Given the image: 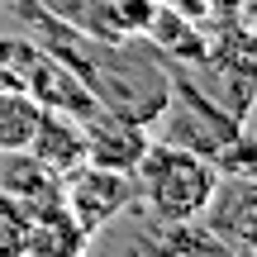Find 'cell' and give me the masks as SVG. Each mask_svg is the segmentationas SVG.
Segmentation results:
<instances>
[{
	"mask_svg": "<svg viewBox=\"0 0 257 257\" xmlns=\"http://www.w3.org/2000/svg\"><path fill=\"white\" fill-rule=\"evenodd\" d=\"M0 191L15 195L29 210V219H34V214L62 205V176L48 172L29 148H15V153H0Z\"/></svg>",
	"mask_w": 257,
	"mask_h": 257,
	"instance_id": "ba28073f",
	"label": "cell"
},
{
	"mask_svg": "<svg viewBox=\"0 0 257 257\" xmlns=\"http://www.w3.org/2000/svg\"><path fill=\"white\" fill-rule=\"evenodd\" d=\"M176 257H238V252H233V248H224L214 233H205V238H195L191 248H181Z\"/></svg>",
	"mask_w": 257,
	"mask_h": 257,
	"instance_id": "9a60e30c",
	"label": "cell"
},
{
	"mask_svg": "<svg viewBox=\"0 0 257 257\" xmlns=\"http://www.w3.org/2000/svg\"><path fill=\"white\" fill-rule=\"evenodd\" d=\"M24 91L34 95L43 110H57V114H76V119H91L100 105H95V95L86 91V81L72 72L67 62H57L53 53H43L38 48L34 62H29V76H24Z\"/></svg>",
	"mask_w": 257,
	"mask_h": 257,
	"instance_id": "52a82bcc",
	"label": "cell"
},
{
	"mask_svg": "<svg viewBox=\"0 0 257 257\" xmlns=\"http://www.w3.org/2000/svg\"><path fill=\"white\" fill-rule=\"evenodd\" d=\"M86 248H91V233L67 214V205H57V210L34 214L24 257H86Z\"/></svg>",
	"mask_w": 257,
	"mask_h": 257,
	"instance_id": "30bf717a",
	"label": "cell"
},
{
	"mask_svg": "<svg viewBox=\"0 0 257 257\" xmlns=\"http://www.w3.org/2000/svg\"><path fill=\"white\" fill-rule=\"evenodd\" d=\"M29 210L15 200V195L0 191V257H24L29 248Z\"/></svg>",
	"mask_w": 257,
	"mask_h": 257,
	"instance_id": "4fadbf2b",
	"label": "cell"
},
{
	"mask_svg": "<svg viewBox=\"0 0 257 257\" xmlns=\"http://www.w3.org/2000/svg\"><path fill=\"white\" fill-rule=\"evenodd\" d=\"M34 53H38L34 38H0V91H24Z\"/></svg>",
	"mask_w": 257,
	"mask_h": 257,
	"instance_id": "5bb4252c",
	"label": "cell"
},
{
	"mask_svg": "<svg viewBox=\"0 0 257 257\" xmlns=\"http://www.w3.org/2000/svg\"><path fill=\"white\" fill-rule=\"evenodd\" d=\"M200 224L238 257H252L257 252V186L252 176H224L219 172V186H214L210 205H205Z\"/></svg>",
	"mask_w": 257,
	"mask_h": 257,
	"instance_id": "5b68a950",
	"label": "cell"
},
{
	"mask_svg": "<svg viewBox=\"0 0 257 257\" xmlns=\"http://www.w3.org/2000/svg\"><path fill=\"white\" fill-rule=\"evenodd\" d=\"M38 5L48 19L76 29V34H91V38H124L119 19H114V5L110 0H29Z\"/></svg>",
	"mask_w": 257,
	"mask_h": 257,
	"instance_id": "8fae6325",
	"label": "cell"
},
{
	"mask_svg": "<svg viewBox=\"0 0 257 257\" xmlns=\"http://www.w3.org/2000/svg\"><path fill=\"white\" fill-rule=\"evenodd\" d=\"M29 153L48 167V172L67 176L72 167L86 162V124L76 114H57V110H43L38 114V128L29 138Z\"/></svg>",
	"mask_w": 257,
	"mask_h": 257,
	"instance_id": "9c48e42d",
	"label": "cell"
},
{
	"mask_svg": "<svg viewBox=\"0 0 257 257\" xmlns=\"http://www.w3.org/2000/svg\"><path fill=\"white\" fill-rule=\"evenodd\" d=\"M205 10H214V15H248L252 0H205Z\"/></svg>",
	"mask_w": 257,
	"mask_h": 257,
	"instance_id": "2e32d148",
	"label": "cell"
},
{
	"mask_svg": "<svg viewBox=\"0 0 257 257\" xmlns=\"http://www.w3.org/2000/svg\"><path fill=\"white\" fill-rule=\"evenodd\" d=\"M24 15L34 19V43L67 62L95 95V105L110 114H124L134 124H157L167 95H172V67L148 38H91L76 29L48 19L38 5L24 0Z\"/></svg>",
	"mask_w": 257,
	"mask_h": 257,
	"instance_id": "6da1fadb",
	"label": "cell"
},
{
	"mask_svg": "<svg viewBox=\"0 0 257 257\" xmlns=\"http://www.w3.org/2000/svg\"><path fill=\"white\" fill-rule=\"evenodd\" d=\"M62 205H67V214L95 238L114 214H124L128 205H134V176L81 162V167H72V172L62 176Z\"/></svg>",
	"mask_w": 257,
	"mask_h": 257,
	"instance_id": "277c9868",
	"label": "cell"
},
{
	"mask_svg": "<svg viewBox=\"0 0 257 257\" xmlns=\"http://www.w3.org/2000/svg\"><path fill=\"white\" fill-rule=\"evenodd\" d=\"M38 114H43V105L29 91H0V153L29 148V138L38 128Z\"/></svg>",
	"mask_w": 257,
	"mask_h": 257,
	"instance_id": "7c38bea8",
	"label": "cell"
},
{
	"mask_svg": "<svg viewBox=\"0 0 257 257\" xmlns=\"http://www.w3.org/2000/svg\"><path fill=\"white\" fill-rule=\"evenodd\" d=\"M214 186H219V167L210 157L172 148V143H157V138L143 153V162L134 167V195L148 200V214L157 224L200 219Z\"/></svg>",
	"mask_w": 257,
	"mask_h": 257,
	"instance_id": "3957f363",
	"label": "cell"
},
{
	"mask_svg": "<svg viewBox=\"0 0 257 257\" xmlns=\"http://www.w3.org/2000/svg\"><path fill=\"white\" fill-rule=\"evenodd\" d=\"M157 143L186 148V153H200L219 167L224 176H252V138L248 124L233 119L229 110L210 100L200 91L195 76H176L172 72V95H167L162 114H157Z\"/></svg>",
	"mask_w": 257,
	"mask_h": 257,
	"instance_id": "7a4b0ae2",
	"label": "cell"
},
{
	"mask_svg": "<svg viewBox=\"0 0 257 257\" xmlns=\"http://www.w3.org/2000/svg\"><path fill=\"white\" fill-rule=\"evenodd\" d=\"M86 124V162L91 167H110V172H128L143 162V153L153 148V128L148 124H134L124 114H110V110H95Z\"/></svg>",
	"mask_w": 257,
	"mask_h": 257,
	"instance_id": "8992f818",
	"label": "cell"
}]
</instances>
